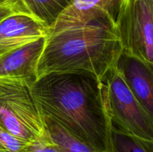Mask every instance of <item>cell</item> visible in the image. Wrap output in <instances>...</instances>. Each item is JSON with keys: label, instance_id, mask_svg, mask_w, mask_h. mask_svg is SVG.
Returning a JSON list of instances; mask_svg holds the SVG:
<instances>
[{"label": "cell", "instance_id": "obj_1", "mask_svg": "<svg viewBox=\"0 0 153 152\" xmlns=\"http://www.w3.org/2000/svg\"><path fill=\"white\" fill-rule=\"evenodd\" d=\"M31 92L43 119L59 125L95 152H114L102 81L88 73H51Z\"/></svg>", "mask_w": 153, "mask_h": 152}, {"label": "cell", "instance_id": "obj_15", "mask_svg": "<svg viewBox=\"0 0 153 152\" xmlns=\"http://www.w3.org/2000/svg\"><path fill=\"white\" fill-rule=\"evenodd\" d=\"M27 152H61L47 132L29 143Z\"/></svg>", "mask_w": 153, "mask_h": 152}, {"label": "cell", "instance_id": "obj_11", "mask_svg": "<svg viewBox=\"0 0 153 152\" xmlns=\"http://www.w3.org/2000/svg\"><path fill=\"white\" fill-rule=\"evenodd\" d=\"M46 128L61 152H95L62 128L49 119H44Z\"/></svg>", "mask_w": 153, "mask_h": 152}, {"label": "cell", "instance_id": "obj_3", "mask_svg": "<svg viewBox=\"0 0 153 152\" xmlns=\"http://www.w3.org/2000/svg\"><path fill=\"white\" fill-rule=\"evenodd\" d=\"M102 89L112 131L153 142L152 118L135 98L117 66L102 81Z\"/></svg>", "mask_w": 153, "mask_h": 152}, {"label": "cell", "instance_id": "obj_4", "mask_svg": "<svg viewBox=\"0 0 153 152\" xmlns=\"http://www.w3.org/2000/svg\"><path fill=\"white\" fill-rule=\"evenodd\" d=\"M25 79L0 77V127L12 135L31 142L47 130Z\"/></svg>", "mask_w": 153, "mask_h": 152}, {"label": "cell", "instance_id": "obj_8", "mask_svg": "<svg viewBox=\"0 0 153 152\" xmlns=\"http://www.w3.org/2000/svg\"><path fill=\"white\" fill-rule=\"evenodd\" d=\"M117 67L135 98L153 119V63L122 54Z\"/></svg>", "mask_w": 153, "mask_h": 152}, {"label": "cell", "instance_id": "obj_2", "mask_svg": "<svg viewBox=\"0 0 153 152\" xmlns=\"http://www.w3.org/2000/svg\"><path fill=\"white\" fill-rule=\"evenodd\" d=\"M122 53L114 28L105 22L51 32L37 63V80L51 73H88L102 81Z\"/></svg>", "mask_w": 153, "mask_h": 152}, {"label": "cell", "instance_id": "obj_5", "mask_svg": "<svg viewBox=\"0 0 153 152\" xmlns=\"http://www.w3.org/2000/svg\"><path fill=\"white\" fill-rule=\"evenodd\" d=\"M114 31L122 54L153 63V0H124Z\"/></svg>", "mask_w": 153, "mask_h": 152}, {"label": "cell", "instance_id": "obj_9", "mask_svg": "<svg viewBox=\"0 0 153 152\" xmlns=\"http://www.w3.org/2000/svg\"><path fill=\"white\" fill-rule=\"evenodd\" d=\"M45 38L0 57V77L25 79L33 84L37 80L36 69Z\"/></svg>", "mask_w": 153, "mask_h": 152}, {"label": "cell", "instance_id": "obj_12", "mask_svg": "<svg viewBox=\"0 0 153 152\" xmlns=\"http://www.w3.org/2000/svg\"><path fill=\"white\" fill-rule=\"evenodd\" d=\"M114 152H153V142L113 132Z\"/></svg>", "mask_w": 153, "mask_h": 152}, {"label": "cell", "instance_id": "obj_7", "mask_svg": "<svg viewBox=\"0 0 153 152\" xmlns=\"http://www.w3.org/2000/svg\"><path fill=\"white\" fill-rule=\"evenodd\" d=\"M49 34V28L30 15L10 16L0 22V57Z\"/></svg>", "mask_w": 153, "mask_h": 152}, {"label": "cell", "instance_id": "obj_10", "mask_svg": "<svg viewBox=\"0 0 153 152\" xmlns=\"http://www.w3.org/2000/svg\"><path fill=\"white\" fill-rule=\"evenodd\" d=\"M31 16L50 27L73 0H21Z\"/></svg>", "mask_w": 153, "mask_h": 152}, {"label": "cell", "instance_id": "obj_13", "mask_svg": "<svg viewBox=\"0 0 153 152\" xmlns=\"http://www.w3.org/2000/svg\"><path fill=\"white\" fill-rule=\"evenodd\" d=\"M29 143L0 127V152H27Z\"/></svg>", "mask_w": 153, "mask_h": 152}, {"label": "cell", "instance_id": "obj_6", "mask_svg": "<svg viewBox=\"0 0 153 152\" xmlns=\"http://www.w3.org/2000/svg\"><path fill=\"white\" fill-rule=\"evenodd\" d=\"M124 0H73L49 28V33L66 28L105 22L114 28Z\"/></svg>", "mask_w": 153, "mask_h": 152}, {"label": "cell", "instance_id": "obj_14", "mask_svg": "<svg viewBox=\"0 0 153 152\" xmlns=\"http://www.w3.org/2000/svg\"><path fill=\"white\" fill-rule=\"evenodd\" d=\"M16 14L31 16L21 0H0V22L9 16Z\"/></svg>", "mask_w": 153, "mask_h": 152}]
</instances>
